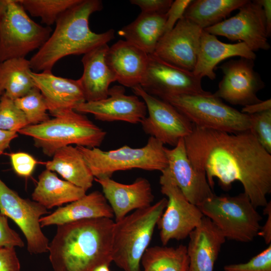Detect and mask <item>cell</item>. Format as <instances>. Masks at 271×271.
Here are the masks:
<instances>
[{
	"instance_id": "cell-1",
	"label": "cell",
	"mask_w": 271,
	"mask_h": 271,
	"mask_svg": "<svg viewBox=\"0 0 271 271\" xmlns=\"http://www.w3.org/2000/svg\"><path fill=\"white\" fill-rule=\"evenodd\" d=\"M184 142L188 158L213 190L215 178L224 189L239 181L255 208L266 205L271 192V154L250 130L231 133L193 124Z\"/></svg>"
},
{
	"instance_id": "cell-2",
	"label": "cell",
	"mask_w": 271,
	"mask_h": 271,
	"mask_svg": "<svg viewBox=\"0 0 271 271\" xmlns=\"http://www.w3.org/2000/svg\"><path fill=\"white\" fill-rule=\"evenodd\" d=\"M114 221L111 218L84 219L57 226L49 245L54 271H93L112 261Z\"/></svg>"
},
{
	"instance_id": "cell-3",
	"label": "cell",
	"mask_w": 271,
	"mask_h": 271,
	"mask_svg": "<svg viewBox=\"0 0 271 271\" xmlns=\"http://www.w3.org/2000/svg\"><path fill=\"white\" fill-rule=\"evenodd\" d=\"M102 9L101 1L80 0L62 14L55 23L54 32L29 60L32 71H52L61 59L84 55L112 40L114 38L113 29L96 33L89 26L90 16Z\"/></svg>"
},
{
	"instance_id": "cell-4",
	"label": "cell",
	"mask_w": 271,
	"mask_h": 271,
	"mask_svg": "<svg viewBox=\"0 0 271 271\" xmlns=\"http://www.w3.org/2000/svg\"><path fill=\"white\" fill-rule=\"evenodd\" d=\"M163 198L154 204L127 215L115 222L112 259L123 271H142V256L149 247L155 226L167 204Z\"/></svg>"
},
{
	"instance_id": "cell-5",
	"label": "cell",
	"mask_w": 271,
	"mask_h": 271,
	"mask_svg": "<svg viewBox=\"0 0 271 271\" xmlns=\"http://www.w3.org/2000/svg\"><path fill=\"white\" fill-rule=\"evenodd\" d=\"M18 132L31 137L34 146L50 157L59 149L71 145L98 148L106 134L85 115L74 110L38 124L28 125Z\"/></svg>"
},
{
	"instance_id": "cell-6",
	"label": "cell",
	"mask_w": 271,
	"mask_h": 271,
	"mask_svg": "<svg viewBox=\"0 0 271 271\" xmlns=\"http://www.w3.org/2000/svg\"><path fill=\"white\" fill-rule=\"evenodd\" d=\"M94 178H111L118 171L140 169L162 172L168 166L164 144L150 137L145 146L133 148L123 146L109 151L76 146Z\"/></svg>"
},
{
	"instance_id": "cell-7",
	"label": "cell",
	"mask_w": 271,
	"mask_h": 271,
	"mask_svg": "<svg viewBox=\"0 0 271 271\" xmlns=\"http://www.w3.org/2000/svg\"><path fill=\"white\" fill-rule=\"evenodd\" d=\"M198 207L227 239L249 242L258 235L262 218L244 192L235 196L214 194Z\"/></svg>"
},
{
	"instance_id": "cell-8",
	"label": "cell",
	"mask_w": 271,
	"mask_h": 271,
	"mask_svg": "<svg viewBox=\"0 0 271 271\" xmlns=\"http://www.w3.org/2000/svg\"><path fill=\"white\" fill-rule=\"evenodd\" d=\"M160 99L170 103L201 128L236 133L251 127L249 115L226 104L211 93L170 95Z\"/></svg>"
},
{
	"instance_id": "cell-9",
	"label": "cell",
	"mask_w": 271,
	"mask_h": 271,
	"mask_svg": "<svg viewBox=\"0 0 271 271\" xmlns=\"http://www.w3.org/2000/svg\"><path fill=\"white\" fill-rule=\"evenodd\" d=\"M52 29L32 20L19 0H8L0 24V63L13 58H25L39 49L50 36Z\"/></svg>"
},
{
	"instance_id": "cell-10",
	"label": "cell",
	"mask_w": 271,
	"mask_h": 271,
	"mask_svg": "<svg viewBox=\"0 0 271 271\" xmlns=\"http://www.w3.org/2000/svg\"><path fill=\"white\" fill-rule=\"evenodd\" d=\"M161 193L167 197V206L157 225L163 245L171 239L187 238L201 223L204 215L199 207L189 202L173 181L169 170L161 172Z\"/></svg>"
},
{
	"instance_id": "cell-11",
	"label": "cell",
	"mask_w": 271,
	"mask_h": 271,
	"mask_svg": "<svg viewBox=\"0 0 271 271\" xmlns=\"http://www.w3.org/2000/svg\"><path fill=\"white\" fill-rule=\"evenodd\" d=\"M131 89L146 105L148 115L141 123L147 134L164 145L175 147L192 133L193 124L170 103L149 94L140 85Z\"/></svg>"
},
{
	"instance_id": "cell-12",
	"label": "cell",
	"mask_w": 271,
	"mask_h": 271,
	"mask_svg": "<svg viewBox=\"0 0 271 271\" xmlns=\"http://www.w3.org/2000/svg\"><path fill=\"white\" fill-rule=\"evenodd\" d=\"M0 212L19 226L26 239L30 253L48 251L49 240L42 232L40 219L49 211L38 202L20 197L1 179Z\"/></svg>"
},
{
	"instance_id": "cell-13",
	"label": "cell",
	"mask_w": 271,
	"mask_h": 271,
	"mask_svg": "<svg viewBox=\"0 0 271 271\" xmlns=\"http://www.w3.org/2000/svg\"><path fill=\"white\" fill-rule=\"evenodd\" d=\"M235 16L204 30L215 36H223L245 43L253 52L268 50L265 20L258 0L247 1Z\"/></svg>"
},
{
	"instance_id": "cell-14",
	"label": "cell",
	"mask_w": 271,
	"mask_h": 271,
	"mask_svg": "<svg viewBox=\"0 0 271 271\" xmlns=\"http://www.w3.org/2000/svg\"><path fill=\"white\" fill-rule=\"evenodd\" d=\"M202 79L188 71L149 54L148 64L140 86L149 94L162 98L180 94H207Z\"/></svg>"
},
{
	"instance_id": "cell-15",
	"label": "cell",
	"mask_w": 271,
	"mask_h": 271,
	"mask_svg": "<svg viewBox=\"0 0 271 271\" xmlns=\"http://www.w3.org/2000/svg\"><path fill=\"white\" fill-rule=\"evenodd\" d=\"M254 67V60L243 57L223 63L218 68L223 76L213 95L231 104L243 106L261 101L257 93L265 85Z\"/></svg>"
},
{
	"instance_id": "cell-16",
	"label": "cell",
	"mask_w": 271,
	"mask_h": 271,
	"mask_svg": "<svg viewBox=\"0 0 271 271\" xmlns=\"http://www.w3.org/2000/svg\"><path fill=\"white\" fill-rule=\"evenodd\" d=\"M203 31L183 17L171 31L163 35L153 54L176 67L193 72Z\"/></svg>"
},
{
	"instance_id": "cell-17",
	"label": "cell",
	"mask_w": 271,
	"mask_h": 271,
	"mask_svg": "<svg viewBox=\"0 0 271 271\" xmlns=\"http://www.w3.org/2000/svg\"><path fill=\"white\" fill-rule=\"evenodd\" d=\"M75 110L90 113L96 119L103 121H122L132 124L141 123L147 114L145 102L136 95L125 94V88L122 85L110 88L106 98L85 101Z\"/></svg>"
},
{
	"instance_id": "cell-18",
	"label": "cell",
	"mask_w": 271,
	"mask_h": 271,
	"mask_svg": "<svg viewBox=\"0 0 271 271\" xmlns=\"http://www.w3.org/2000/svg\"><path fill=\"white\" fill-rule=\"evenodd\" d=\"M165 151L171 176L189 202L198 206L215 194L206 175L197 169L188 158L184 138L173 149L165 147Z\"/></svg>"
},
{
	"instance_id": "cell-19",
	"label": "cell",
	"mask_w": 271,
	"mask_h": 271,
	"mask_svg": "<svg viewBox=\"0 0 271 271\" xmlns=\"http://www.w3.org/2000/svg\"><path fill=\"white\" fill-rule=\"evenodd\" d=\"M31 76L46 103L48 110L54 117L73 110L85 99L78 80L57 76L52 71L35 72Z\"/></svg>"
},
{
	"instance_id": "cell-20",
	"label": "cell",
	"mask_w": 271,
	"mask_h": 271,
	"mask_svg": "<svg viewBox=\"0 0 271 271\" xmlns=\"http://www.w3.org/2000/svg\"><path fill=\"white\" fill-rule=\"evenodd\" d=\"M100 185L103 194L110 206L115 222L118 221L132 210L151 206L154 198L149 181L139 177L132 183L122 184L111 178H94Z\"/></svg>"
},
{
	"instance_id": "cell-21",
	"label": "cell",
	"mask_w": 271,
	"mask_h": 271,
	"mask_svg": "<svg viewBox=\"0 0 271 271\" xmlns=\"http://www.w3.org/2000/svg\"><path fill=\"white\" fill-rule=\"evenodd\" d=\"M189 237L188 271H213L221 246L225 242L220 230L210 219L204 216Z\"/></svg>"
},
{
	"instance_id": "cell-22",
	"label": "cell",
	"mask_w": 271,
	"mask_h": 271,
	"mask_svg": "<svg viewBox=\"0 0 271 271\" xmlns=\"http://www.w3.org/2000/svg\"><path fill=\"white\" fill-rule=\"evenodd\" d=\"M149 54L125 40H120L109 47L106 63L116 81L123 86L140 85L145 74Z\"/></svg>"
},
{
	"instance_id": "cell-23",
	"label": "cell",
	"mask_w": 271,
	"mask_h": 271,
	"mask_svg": "<svg viewBox=\"0 0 271 271\" xmlns=\"http://www.w3.org/2000/svg\"><path fill=\"white\" fill-rule=\"evenodd\" d=\"M243 57L254 60L256 54L244 43H225L217 37L203 30L193 74L202 78L207 77L213 80L216 78L214 69L222 61L233 57Z\"/></svg>"
},
{
	"instance_id": "cell-24",
	"label": "cell",
	"mask_w": 271,
	"mask_h": 271,
	"mask_svg": "<svg viewBox=\"0 0 271 271\" xmlns=\"http://www.w3.org/2000/svg\"><path fill=\"white\" fill-rule=\"evenodd\" d=\"M107 44L98 46L83 55L81 60L83 72L78 80L82 88L85 101L106 98L110 84L116 81L106 61Z\"/></svg>"
},
{
	"instance_id": "cell-25",
	"label": "cell",
	"mask_w": 271,
	"mask_h": 271,
	"mask_svg": "<svg viewBox=\"0 0 271 271\" xmlns=\"http://www.w3.org/2000/svg\"><path fill=\"white\" fill-rule=\"evenodd\" d=\"M112 210L102 193L94 191L81 198L58 208L54 212L40 219L41 227L63 225L79 220L112 218Z\"/></svg>"
},
{
	"instance_id": "cell-26",
	"label": "cell",
	"mask_w": 271,
	"mask_h": 271,
	"mask_svg": "<svg viewBox=\"0 0 271 271\" xmlns=\"http://www.w3.org/2000/svg\"><path fill=\"white\" fill-rule=\"evenodd\" d=\"M52 157V160L45 163L46 169L57 172L66 181L86 192L92 186L94 177L76 146L60 148Z\"/></svg>"
},
{
	"instance_id": "cell-27",
	"label": "cell",
	"mask_w": 271,
	"mask_h": 271,
	"mask_svg": "<svg viewBox=\"0 0 271 271\" xmlns=\"http://www.w3.org/2000/svg\"><path fill=\"white\" fill-rule=\"evenodd\" d=\"M85 195L84 189L59 179L53 172L46 169L39 175L32 197L47 209L75 201Z\"/></svg>"
},
{
	"instance_id": "cell-28",
	"label": "cell",
	"mask_w": 271,
	"mask_h": 271,
	"mask_svg": "<svg viewBox=\"0 0 271 271\" xmlns=\"http://www.w3.org/2000/svg\"><path fill=\"white\" fill-rule=\"evenodd\" d=\"M167 14L141 13L131 23L122 27L118 34L148 54H153L164 33Z\"/></svg>"
},
{
	"instance_id": "cell-29",
	"label": "cell",
	"mask_w": 271,
	"mask_h": 271,
	"mask_svg": "<svg viewBox=\"0 0 271 271\" xmlns=\"http://www.w3.org/2000/svg\"><path fill=\"white\" fill-rule=\"evenodd\" d=\"M30 61L13 58L0 63V94L15 100L36 86L31 76Z\"/></svg>"
},
{
	"instance_id": "cell-30",
	"label": "cell",
	"mask_w": 271,
	"mask_h": 271,
	"mask_svg": "<svg viewBox=\"0 0 271 271\" xmlns=\"http://www.w3.org/2000/svg\"><path fill=\"white\" fill-rule=\"evenodd\" d=\"M247 1H193L186 10L183 17L204 30L225 20L231 12L238 10Z\"/></svg>"
},
{
	"instance_id": "cell-31",
	"label": "cell",
	"mask_w": 271,
	"mask_h": 271,
	"mask_svg": "<svg viewBox=\"0 0 271 271\" xmlns=\"http://www.w3.org/2000/svg\"><path fill=\"white\" fill-rule=\"evenodd\" d=\"M144 271H188L189 257L187 246H155L148 247L141 262Z\"/></svg>"
},
{
	"instance_id": "cell-32",
	"label": "cell",
	"mask_w": 271,
	"mask_h": 271,
	"mask_svg": "<svg viewBox=\"0 0 271 271\" xmlns=\"http://www.w3.org/2000/svg\"><path fill=\"white\" fill-rule=\"evenodd\" d=\"M26 12L41 18V23L50 27L67 10L80 0H19Z\"/></svg>"
},
{
	"instance_id": "cell-33",
	"label": "cell",
	"mask_w": 271,
	"mask_h": 271,
	"mask_svg": "<svg viewBox=\"0 0 271 271\" xmlns=\"http://www.w3.org/2000/svg\"><path fill=\"white\" fill-rule=\"evenodd\" d=\"M14 102L24 113L29 125L38 124L50 119L44 98L36 86Z\"/></svg>"
},
{
	"instance_id": "cell-34",
	"label": "cell",
	"mask_w": 271,
	"mask_h": 271,
	"mask_svg": "<svg viewBox=\"0 0 271 271\" xmlns=\"http://www.w3.org/2000/svg\"><path fill=\"white\" fill-rule=\"evenodd\" d=\"M28 125L25 115L14 100L2 94L0 97V129L19 132Z\"/></svg>"
},
{
	"instance_id": "cell-35",
	"label": "cell",
	"mask_w": 271,
	"mask_h": 271,
	"mask_svg": "<svg viewBox=\"0 0 271 271\" xmlns=\"http://www.w3.org/2000/svg\"><path fill=\"white\" fill-rule=\"evenodd\" d=\"M249 115L250 131L262 147L271 154V109Z\"/></svg>"
},
{
	"instance_id": "cell-36",
	"label": "cell",
	"mask_w": 271,
	"mask_h": 271,
	"mask_svg": "<svg viewBox=\"0 0 271 271\" xmlns=\"http://www.w3.org/2000/svg\"><path fill=\"white\" fill-rule=\"evenodd\" d=\"M224 271H271V244L245 263L230 264Z\"/></svg>"
},
{
	"instance_id": "cell-37",
	"label": "cell",
	"mask_w": 271,
	"mask_h": 271,
	"mask_svg": "<svg viewBox=\"0 0 271 271\" xmlns=\"http://www.w3.org/2000/svg\"><path fill=\"white\" fill-rule=\"evenodd\" d=\"M9 155L15 172L20 176L29 177L38 164L36 159L27 153L17 152Z\"/></svg>"
},
{
	"instance_id": "cell-38",
	"label": "cell",
	"mask_w": 271,
	"mask_h": 271,
	"mask_svg": "<svg viewBox=\"0 0 271 271\" xmlns=\"http://www.w3.org/2000/svg\"><path fill=\"white\" fill-rule=\"evenodd\" d=\"M24 246V242L19 234L9 226L8 217L0 212V247Z\"/></svg>"
},
{
	"instance_id": "cell-39",
	"label": "cell",
	"mask_w": 271,
	"mask_h": 271,
	"mask_svg": "<svg viewBox=\"0 0 271 271\" xmlns=\"http://www.w3.org/2000/svg\"><path fill=\"white\" fill-rule=\"evenodd\" d=\"M192 1V0H176L173 2L166 13L167 19L164 33L171 31L178 21L183 17L186 10Z\"/></svg>"
},
{
	"instance_id": "cell-40",
	"label": "cell",
	"mask_w": 271,
	"mask_h": 271,
	"mask_svg": "<svg viewBox=\"0 0 271 271\" xmlns=\"http://www.w3.org/2000/svg\"><path fill=\"white\" fill-rule=\"evenodd\" d=\"M172 0H130V3L138 6L141 13L151 14L167 13L172 3Z\"/></svg>"
},
{
	"instance_id": "cell-41",
	"label": "cell",
	"mask_w": 271,
	"mask_h": 271,
	"mask_svg": "<svg viewBox=\"0 0 271 271\" xmlns=\"http://www.w3.org/2000/svg\"><path fill=\"white\" fill-rule=\"evenodd\" d=\"M20 263L15 248L0 247V271H20Z\"/></svg>"
},
{
	"instance_id": "cell-42",
	"label": "cell",
	"mask_w": 271,
	"mask_h": 271,
	"mask_svg": "<svg viewBox=\"0 0 271 271\" xmlns=\"http://www.w3.org/2000/svg\"><path fill=\"white\" fill-rule=\"evenodd\" d=\"M263 214L267 215L263 226L260 227L258 235L261 236L266 244H271V202H267L263 209Z\"/></svg>"
},
{
	"instance_id": "cell-43",
	"label": "cell",
	"mask_w": 271,
	"mask_h": 271,
	"mask_svg": "<svg viewBox=\"0 0 271 271\" xmlns=\"http://www.w3.org/2000/svg\"><path fill=\"white\" fill-rule=\"evenodd\" d=\"M271 109V99L243 106L241 112L248 115L256 114Z\"/></svg>"
},
{
	"instance_id": "cell-44",
	"label": "cell",
	"mask_w": 271,
	"mask_h": 271,
	"mask_svg": "<svg viewBox=\"0 0 271 271\" xmlns=\"http://www.w3.org/2000/svg\"><path fill=\"white\" fill-rule=\"evenodd\" d=\"M18 136L17 132L0 129V155L9 147L11 142Z\"/></svg>"
},
{
	"instance_id": "cell-45",
	"label": "cell",
	"mask_w": 271,
	"mask_h": 271,
	"mask_svg": "<svg viewBox=\"0 0 271 271\" xmlns=\"http://www.w3.org/2000/svg\"><path fill=\"white\" fill-rule=\"evenodd\" d=\"M261 5L265 20L266 30L268 37L271 35V1L258 0Z\"/></svg>"
},
{
	"instance_id": "cell-46",
	"label": "cell",
	"mask_w": 271,
	"mask_h": 271,
	"mask_svg": "<svg viewBox=\"0 0 271 271\" xmlns=\"http://www.w3.org/2000/svg\"><path fill=\"white\" fill-rule=\"evenodd\" d=\"M8 0H0V24L7 10Z\"/></svg>"
},
{
	"instance_id": "cell-47",
	"label": "cell",
	"mask_w": 271,
	"mask_h": 271,
	"mask_svg": "<svg viewBox=\"0 0 271 271\" xmlns=\"http://www.w3.org/2000/svg\"><path fill=\"white\" fill-rule=\"evenodd\" d=\"M109 264H103L97 266L93 271H111L109 268Z\"/></svg>"
},
{
	"instance_id": "cell-48",
	"label": "cell",
	"mask_w": 271,
	"mask_h": 271,
	"mask_svg": "<svg viewBox=\"0 0 271 271\" xmlns=\"http://www.w3.org/2000/svg\"><path fill=\"white\" fill-rule=\"evenodd\" d=\"M1 94H0V97H1Z\"/></svg>"
}]
</instances>
